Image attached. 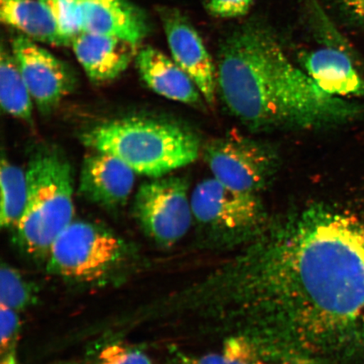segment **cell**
Masks as SVG:
<instances>
[{
  "mask_svg": "<svg viewBox=\"0 0 364 364\" xmlns=\"http://www.w3.org/2000/svg\"><path fill=\"white\" fill-rule=\"evenodd\" d=\"M209 318L269 360L364 356V224L316 205L263 236L203 284Z\"/></svg>",
  "mask_w": 364,
  "mask_h": 364,
  "instance_id": "1",
  "label": "cell"
},
{
  "mask_svg": "<svg viewBox=\"0 0 364 364\" xmlns=\"http://www.w3.org/2000/svg\"><path fill=\"white\" fill-rule=\"evenodd\" d=\"M217 86L232 115L256 130L318 129L362 112L358 104L318 88L270 34L257 27L236 31L223 43Z\"/></svg>",
  "mask_w": 364,
  "mask_h": 364,
  "instance_id": "2",
  "label": "cell"
},
{
  "mask_svg": "<svg viewBox=\"0 0 364 364\" xmlns=\"http://www.w3.org/2000/svg\"><path fill=\"white\" fill-rule=\"evenodd\" d=\"M81 141L95 151L124 162L132 170L161 178L198 159V136L176 122L127 117L103 122L84 132Z\"/></svg>",
  "mask_w": 364,
  "mask_h": 364,
  "instance_id": "3",
  "label": "cell"
},
{
  "mask_svg": "<svg viewBox=\"0 0 364 364\" xmlns=\"http://www.w3.org/2000/svg\"><path fill=\"white\" fill-rule=\"evenodd\" d=\"M28 198L16 227V240L26 255L48 258L62 232L74 221V180L61 151L43 148L31 158L26 171Z\"/></svg>",
  "mask_w": 364,
  "mask_h": 364,
  "instance_id": "4",
  "label": "cell"
},
{
  "mask_svg": "<svg viewBox=\"0 0 364 364\" xmlns=\"http://www.w3.org/2000/svg\"><path fill=\"white\" fill-rule=\"evenodd\" d=\"M126 250L124 241L106 228L73 221L50 250L48 270L71 280H101L124 261Z\"/></svg>",
  "mask_w": 364,
  "mask_h": 364,
  "instance_id": "5",
  "label": "cell"
},
{
  "mask_svg": "<svg viewBox=\"0 0 364 364\" xmlns=\"http://www.w3.org/2000/svg\"><path fill=\"white\" fill-rule=\"evenodd\" d=\"M70 39L81 33L116 36L139 45L146 38V16L126 0H43Z\"/></svg>",
  "mask_w": 364,
  "mask_h": 364,
  "instance_id": "6",
  "label": "cell"
},
{
  "mask_svg": "<svg viewBox=\"0 0 364 364\" xmlns=\"http://www.w3.org/2000/svg\"><path fill=\"white\" fill-rule=\"evenodd\" d=\"M134 217L154 242L171 247L188 233L193 220L188 181L161 177L140 186L134 203Z\"/></svg>",
  "mask_w": 364,
  "mask_h": 364,
  "instance_id": "7",
  "label": "cell"
},
{
  "mask_svg": "<svg viewBox=\"0 0 364 364\" xmlns=\"http://www.w3.org/2000/svg\"><path fill=\"white\" fill-rule=\"evenodd\" d=\"M203 156L216 180L242 192L257 193L277 170V156L270 148L236 134L209 141Z\"/></svg>",
  "mask_w": 364,
  "mask_h": 364,
  "instance_id": "8",
  "label": "cell"
},
{
  "mask_svg": "<svg viewBox=\"0 0 364 364\" xmlns=\"http://www.w3.org/2000/svg\"><path fill=\"white\" fill-rule=\"evenodd\" d=\"M190 200L195 220L218 233L248 234L260 229L266 220L257 193L231 188L215 177L200 182Z\"/></svg>",
  "mask_w": 364,
  "mask_h": 364,
  "instance_id": "9",
  "label": "cell"
},
{
  "mask_svg": "<svg viewBox=\"0 0 364 364\" xmlns=\"http://www.w3.org/2000/svg\"><path fill=\"white\" fill-rule=\"evenodd\" d=\"M11 52L38 110L49 114L75 90L74 72L24 35L12 40Z\"/></svg>",
  "mask_w": 364,
  "mask_h": 364,
  "instance_id": "10",
  "label": "cell"
},
{
  "mask_svg": "<svg viewBox=\"0 0 364 364\" xmlns=\"http://www.w3.org/2000/svg\"><path fill=\"white\" fill-rule=\"evenodd\" d=\"M159 16L173 60L193 80L205 101L213 105L218 90L217 70L201 36L176 9H161Z\"/></svg>",
  "mask_w": 364,
  "mask_h": 364,
  "instance_id": "11",
  "label": "cell"
},
{
  "mask_svg": "<svg viewBox=\"0 0 364 364\" xmlns=\"http://www.w3.org/2000/svg\"><path fill=\"white\" fill-rule=\"evenodd\" d=\"M135 174L119 159L92 150L82 164L79 193L101 207H121L133 192Z\"/></svg>",
  "mask_w": 364,
  "mask_h": 364,
  "instance_id": "12",
  "label": "cell"
},
{
  "mask_svg": "<svg viewBox=\"0 0 364 364\" xmlns=\"http://www.w3.org/2000/svg\"><path fill=\"white\" fill-rule=\"evenodd\" d=\"M75 56L95 83L117 78L136 58V47L116 36L81 33L72 40Z\"/></svg>",
  "mask_w": 364,
  "mask_h": 364,
  "instance_id": "13",
  "label": "cell"
},
{
  "mask_svg": "<svg viewBox=\"0 0 364 364\" xmlns=\"http://www.w3.org/2000/svg\"><path fill=\"white\" fill-rule=\"evenodd\" d=\"M135 59L141 78L154 92L189 106L202 104V94L193 80L159 50L147 46L139 50Z\"/></svg>",
  "mask_w": 364,
  "mask_h": 364,
  "instance_id": "14",
  "label": "cell"
},
{
  "mask_svg": "<svg viewBox=\"0 0 364 364\" xmlns=\"http://www.w3.org/2000/svg\"><path fill=\"white\" fill-rule=\"evenodd\" d=\"M304 68L322 91L341 97L364 94V81L348 54L336 48H325L304 53Z\"/></svg>",
  "mask_w": 364,
  "mask_h": 364,
  "instance_id": "15",
  "label": "cell"
},
{
  "mask_svg": "<svg viewBox=\"0 0 364 364\" xmlns=\"http://www.w3.org/2000/svg\"><path fill=\"white\" fill-rule=\"evenodd\" d=\"M0 17L4 24L19 30L34 42L71 45L43 0H0Z\"/></svg>",
  "mask_w": 364,
  "mask_h": 364,
  "instance_id": "16",
  "label": "cell"
},
{
  "mask_svg": "<svg viewBox=\"0 0 364 364\" xmlns=\"http://www.w3.org/2000/svg\"><path fill=\"white\" fill-rule=\"evenodd\" d=\"M33 99L12 52L2 46L0 54V103L4 112L33 124Z\"/></svg>",
  "mask_w": 364,
  "mask_h": 364,
  "instance_id": "17",
  "label": "cell"
},
{
  "mask_svg": "<svg viewBox=\"0 0 364 364\" xmlns=\"http://www.w3.org/2000/svg\"><path fill=\"white\" fill-rule=\"evenodd\" d=\"M0 225L6 229L16 228L24 215L28 198L26 172L13 165L7 159L3 158L0 170Z\"/></svg>",
  "mask_w": 364,
  "mask_h": 364,
  "instance_id": "18",
  "label": "cell"
},
{
  "mask_svg": "<svg viewBox=\"0 0 364 364\" xmlns=\"http://www.w3.org/2000/svg\"><path fill=\"white\" fill-rule=\"evenodd\" d=\"M257 346L240 336H231L220 353L203 355L199 358H183L177 364H269Z\"/></svg>",
  "mask_w": 364,
  "mask_h": 364,
  "instance_id": "19",
  "label": "cell"
},
{
  "mask_svg": "<svg viewBox=\"0 0 364 364\" xmlns=\"http://www.w3.org/2000/svg\"><path fill=\"white\" fill-rule=\"evenodd\" d=\"M36 290L21 273L7 264L0 269V306L16 312L33 304Z\"/></svg>",
  "mask_w": 364,
  "mask_h": 364,
  "instance_id": "20",
  "label": "cell"
},
{
  "mask_svg": "<svg viewBox=\"0 0 364 364\" xmlns=\"http://www.w3.org/2000/svg\"><path fill=\"white\" fill-rule=\"evenodd\" d=\"M0 364H21L18 358L21 322L18 312L0 306Z\"/></svg>",
  "mask_w": 364,
  "mask_h": 364,
  "instance_id": "21",
  "label": "cell"
},
{
  "mask_svg": "<svg viewBox=\"0 0 364 364\" xmlns=\"http://www.w3.org/2000/svg\"><path fill=\"white\" fill-rule=\"evenodd\" d=\"M98 364H153L146 354L127 346L113 343L105 347L98 356Z\"/></svg>",
  "mask_w": 364,
  "mask_h": 364,
  "instance_id": "22",
  "label": "cell"
},
{
  "mask_svg": "<svg viewBox=\"0 0 364 364\" xmlns=\"http://www.w3.org/2000/svg\"><path fill=\"white\" fill-rule=\"evenodd\" d=\"M254 0H203L204 8L213 16L232 19L247 15Z\"/></svg>",
  "mask_w": 364,
  "mask_h": 364,
  "instance_id": "23",
  "label": "cell"
},
{
  "mask_svg": "<svg viewBox=\"0 0 364 364\" xmlns=\"http://www.w3.org/2000/svg\"><path fill=\"white\" fill-rule=\"evenodd\" d=\"M336 2L348 20L364 26V0H336Z\"/></svg>",
  "mask_w": 364,
  "mask_h": 364,
  "instance_id": "24",
  "label": "cell"
}]
</instances>
